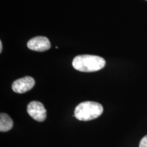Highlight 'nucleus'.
Listing matches in <instances>:
<instances>
[{"label": "nucleus", "instance_id": "4", "mask_svg": "<svg viewBox=\"0 0 147 147\" xmlns=\"http://www.w3.org/2000/svg\"><path fill=\"white\" fill-rule=\"evenodd\" d=\"M35 80L31 76H25L13 82L12 89L17 93H24L30 91L34 87Z\"/></svg>", "mask_w": 147, "mask_h": 147}, {"label": "nucleus", "instance_id": "2", "mask_svg": "<svg viewBox=\"0 0 147 147\" xmlns=\"http://www.w3.org/2000/svg\"><path fill=\"white\" fill-rule=\"evenodd\" d=\"M103 110V106L99 103L84 102L75 108L74 117L79 121H91L101 116Z\"/></svg>", "mask_w": 147, "mask_h": 147}, {"label": "nucleus", "instance_id": "7", "mask_svg": "<svg viewBox=\"0 0 147 147\" xmlns=\"http://www.w3.org/2000/svg\"><path fill=\"white\" fill-rule=\"evenodd\" d=\"M139 147H147V135L142 138L140 142Z\"/></svg>", "mask_w": 147, "mask_h": 147}, {"label": "nucleus", "instance_id": "6", "mask_svg": "<svg viewBox=\"0 0 147 147\" xmlns=\"http://www.w3.org/2000/svg\"><path fill=\"white\" fill-rule=\"evenodd\" d=\"M13 127V121L8 115L1 113L0 115V131L5 132L10 130Z\"/></svg>", "mask_w": 147, "mask_h": 147}, {"label": "nucleus", "instance_id": "3", "mask_svg": "<svg viewBox=\"0 0 147 147\" xmlns=\"http://www.w3.org/2000/svg\"><path fill=\"white\" fill-rule=\"evenodd\" d=\"M27 113L34 120L42 122L47 119V110L41 102L33 101L28 104Z\"/></svg>", "mask_w": 147, "mask_h": 147}, {"label": "nucleus", "instance_id": "8", "mask_svg": "<svg viewBox=\"0 0 147 147\" xmlns=\"http://www.w3.org/2000/svg\"><path fill=\"white\" fill-rule=\"evenodd\" d=\"M2 52V42L0 41V53Z\"/></svg>", "mask_w": 147, "mask_h": 147}, {"label": "nucleus", "instance_id": "5", "mask_svg": "<svg viewBox=\"0 0 147 147\" xmlns=\"http://www.w3.org/2000/svg\"><path fill=\"white\" fill-rule=\"evenodd\" d=\"M51 47V42L47 37L37 36L34 37L27 42V47L30 50L44 52L50 49Z\"/></svg>", "mask_w": 147, "mask_h": 147}, {"label": "nucleus", "instance_id": "1", "mask_svg": "<svg viewBox=\"0 0 147 147\" xmlns=\"http://www.w3.org/2000/svg\"><path fill=\"white\" fill-rule=\"evenodd\" d=\"M72 65L78 71L93 72L104 68L106 65V61L104 58L96 55H78L73 59Z\"/></svg>", "mask_w": 147, "mask_h": 147}, {"label": "nucleus", "instance_id": "9", "mask_svg": "<svg viewBox=\"0 0 147 147\" xmlns=\"http://www.w3.org/2000/svg\"><path fill=\"white\" fill-rule=\"evenodd\" d=\"M146 1H147V0H146Z\"/></svg>", "mask_w": 147, "mask_h": 147}]
</instances>
